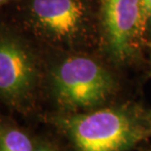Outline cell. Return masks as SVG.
<instances>
[{
  "label": "cell",
  "instance_id": "obj_3",
  "mask_svg": "<svg viewBox=\"0 0 151 151\" xmlns=\"http://www.w3.org/2000/svg\"><path fill=\"white\" fill-rule=\"evenodd\" d=\"M33 41L0 14V102L27 114L44 82L45 65Z\"/></svg>",
  "mask_w": 151,
  "mask_h": 151
},
{
  "label": "cell",
  "instance_id": "obj_4",
  "mask_svg": "<svg viewBox=\"0 0 151 151\" xmlns=\"http://www.w3.org/2000/svg\"><path fill=\"white\" fill-rule=\"evenodd\" d=\"M0 14L32 41L58 49L77 39L86 11L82 0H17Z\"/></svg>",
  "mask_w": 151,
  "mask_h": 151
},
{
  "label": "cell",
  "instance_id": "obj_10",
  "mask_svg": "<svg viewBox=\"0 0 151 151\" xmlns=\"http://www.w3.org/2000/svg\"><path fill=\"white\" fill-rule=\"evenodd\" d=\"M146 117H147V120H148V123H149V126H150V130H151V111L146 114Z\"/></svg>",
  "mask_w": 151,
  "mask_h": 151
},
{
  "label": "cell",
  "instance_id": "obj_1",
  "mask_svg": "<svg viewBox=\"0 0 151 151\" xmlns=\"http://www.w3.org/2000/svg\"><path fill=\"white\" fill-rule=\"evenodd\" d=\"M71 151H131L151 136L146 114L129 106L104 107L46 116Z\"/></svg>",
  "mask_w": 151,
  "mask_h": 151
},
{
  "label": "cell",
  "instance_id": "obj_11",
  "mask_svg": "<svg viewBox=\"0 0 151 151\" xmlns=\"http://www.w3.org/2000/svg\"><path fill=\"white\" fill-rule=\"evenodd\" d=\"M146 151H151V149H149V150H146Z\"/></svg>",
  "mask_w": 151,
  "mask_h": 151
},
{
  "label": "cell",
  "instance_id": "obj_5",
  "mask_svg": "<svg viewBox=\"0 0 151 151\" xmlns=\"http://www.w3.org/2000/svg\"><path fill=\"white\" fill-rule=\"evenodd\" d=\"M101 4L111 53L118 60L126 59L139 30L141 0H101Z\"/></svg>",
  "mask_w": 151,
  "mask_h": 151
},
{
  "label": "cell",
  "instance_id": "obj_9",
  "mask_svg": "<svg viewBox=\"0 0 151 151\" xmlns=\"http://www.w3.org/2000/svg\"><path fill=\"white\" fill-rule=\"evenodd\" d=\"M141 4L144 6V8L147 11L151 12V0H141Z\"/></svg>",
  "mask_w": 151,
  "mask_h": 151
},
{
  "label": "cell",
  "instance_id": "obj_6",
  "mask_svg": "<svg viewBox=\"0 0 151 151\" xmlns=\"http://www.w3.org/2000/svg\"><path fill=\"white\" fill-rule=\"evenodd\" d=\"M35 137L0 112V151H32Z\"/></svg>",
  "mask_w": 151,
  "mask_h": 151
},
{
  "label": "cell",
  "instance_id": "obj_2",
  "mask_svg": "<svg viewBox=\"0 0 151 151\" xmlns=\"http://www.w3.org/2000/svg\"><path fill=\"white\" fill-rule=\"evenodd\" d=\"M45 65L43 86L57 112H84L101 107L116 90L111 73L91 59L65 56Z\"/></svg>",
  "mask_w": 151,
  "mask_h": 151
},
{
  "label": "cell",
  "instance_id": "obj_7",
  "mask_svg": "<svg viewBox=\"0 0 151 151\" xmlns=\"http://www.w3.org/2000/svg\"><path fill=\"white\" fill-rule=\"evenodd\" d=\"M32 151H63L57 142L43 137H36Z\"/></svg>",
  "mask_w": 151,
  "mask_h": 151
},
{
  "label": "cell",
  "instance_id": "obj_8",
  "mask_svg": "<svg viewBox=\"0 0 151 151\" xmlns=\"http://www.w3.org/2000/svg\"><path fill=\"white\" fill-rule=\"evenodd\" d=\"M16 1H17V0H0V10L8 7V6H10Z\"/></svg>",
  "mask_w": 151,
  "mask_h": 151
}]
</instances>
